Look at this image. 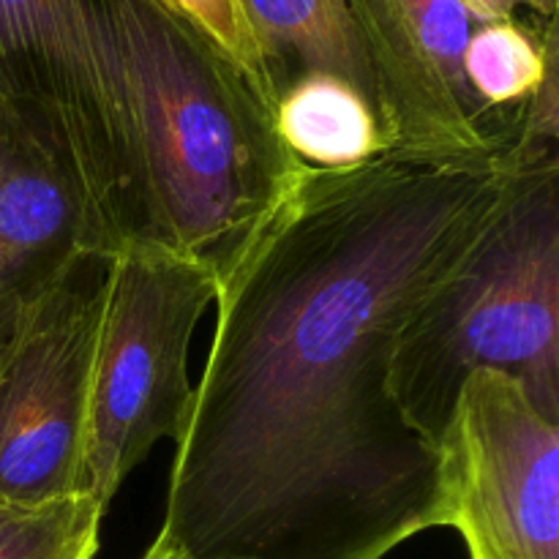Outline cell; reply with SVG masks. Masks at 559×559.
I'll list each match as a JSON object with an SVG mask.
<instances>
[{
  "label": "cell",
  "instance_id": "obj_1",
  "mask_svg": "<svg viewBox=\"0 0 559 559\" xmlns=\"http://www.w3.org/2000/svg\"><path fill=\"white\" fill-rule=\"evenodd\" d=\"M508 167H304L218 271L216 331L156 544L189 559H385L445 527L440 453L399 409L404 325Z\"/></svg>",
  "mask_w": 559,
  "mask_h": 559
},
{
  "label": "cell",
  "instance_id": "obj_2",
  "mask_svg": "<svg viewBox=\"0 0 559 559\" xmlns=\"http://www.w3.org/2000/svg\"><path fill=\"white\" fill-rule=\"evenodd\" d=\"M131 142L136 235L213 271L306 164L254 82L162 0H107Z\"/></svg>",
  "mask_w": 559,
  "mask_h": 559
},
{
  "label": "cell",
  "instance_id": "obj_3",
  "mask_svg": "<svg viewBox=\"0 0 559 559\" xmlns=\"http://www.w3.org/2000/svg\"><path fill=\"white\" fill-rule=\"evenodd\" d=\"M506 167L491 222L393 353V399L435 448L478 369L511 374L559 420V156Z\"/></svg>",
  "mask_w": 559,
  "mask_h": 559
},
{
  "label": "cell",
  "instance_id": "obj_4",
  "mask_svg": "<svg viewBox=\"0 0 559 559\" xmlns=\"http://www.w3.org/2000/svg\"><path fill=\"white\" fill-rule=\"evenodd\" d=\"M216 289L211 265L147 240L109 257L82 448V491L104 513L158 442L183 437L191 336Z\"/></svg>",
  "mask_w": 559,
  "mask_h": 559
},
{
  "label": "cell",
  "instance_id": "obj_5",
  "mask_svg": "<svg viewBox=\"0 0 559 559\" xmlns=\"http://www.w3.org/2000/svg\"><path fill=\"white\" fill-rule=\"evenodd\" d=\"M0 93L58 145L102 254L134 240L129 120L107 0H0Z\"/></svg>",
  "mask_w": 559,
  "mask_h": 559
},
{
  "label": "cell",
  "instance_id": "obj_6",
  "mask_svg": "<svg viewBox=\"0 0 559 559\" xmlns=\"http://www.w3.org/2000/svg\"><path fill=\"white\" fill-rule=\"evenodd\" d=\"M109 257L85 254L0 328V506L82 491L87 399Z\"/></svg>",
  "mask_w": 559,
  "mask_h": 559
},
{
  "label": "cell",
  "instance_id": "obj_7",
  "mask_svg": "<svg viewBox=\"0 0 559 559\" xmlns=\"http://www.w3.org/2000/svg\"><path fill=\"white\" fill-rule=\"evenodd\" d=\"M437 453L445 527L469 559H559V420L522 382L473 371Z\"/></svg>",
  "mask_w": 559,
  "mask_h": 559
},
{
  "label": "cell",
  "instance_id": "obj_8",
  "mask_svg": "<svg viewBox=\"0 0 559 559\" xmlns=\"http://www.w3.org/2000/svg\"><path fill=\"white\" fill-rule=\"evenodd\" d=\"M374 76L391 158L500 162L516 115L486 109L464 76L475 20L459 0H344Z\"/></svg>",
  "mask_w": 559,
  "mask_h": 559
},
{
  "label": "cell",
  "instance_id": "obj_9",
  "mask_svg": "<svg viewBox=\"0 0 559 559\" xmlns=\"http://www.w3.org/2000/svg\"><path fill=\"white\" fill-rule=\"evenodd\" d=\"M85 254L102 249L69 164L0 93V328Z\"/></svg>",
  "mask_w": 559,
  "mask_h": 559
},
{
  "label": "cell",
  "instance_id": "obj_10",
  "mask_svg": "<svg viewBox=\"0 0 559 559\" xmlns=\"http://www.w3.org/2000/svg\"><path fill=\"white\" fill-rule=\"evenodd\" d=\"M240 5L265 58L273 107L293 82L325 74L355 87L382 120L374 76L344 0H240Z\"/></svg>",
  "mask_w": 559,
  "mask_h": 559
},
{
  "label": "cell",
  "instance_id": "obj_11",
  "mask_svg": "<svg viewBox=\"0 0 559 559\" xmlns=\"http://www.w3.org/2000/svg\"><path fill=\"white\" fill-rule=\"evenodd\" d=\"M287 151L314 169H349L388 156L391 140L377 109L347 82L311 74L293 82L273 107Z\"/></svg>",
  "mask_w": 559,
  "mask_h": 559
},
{
  "label": "cell",
  "instance_id": "obj_12",
  "mask_svg": "<svg viewBox=\"0 0 559 559\" xmlns=\"http://www.w3.org/2000/svg\"><path fill=\"white\" fill-rule=\"evenodd\" d=\"M555 49H559L557 16L546 20L540 31L516 16L478 22L464 47V76L486 109L516 115L544 80Z\"/></svg>",
  "mask_w": 559,
  "mask_h": 559
},
{
  "label": "cell",
  "instance_id": "obj_13",
  "mask_svg": "<svg viewBox=\"0 0 559 559\" xmlns=\"http://www.w3.org/2000/svg\"><path fill=\"white\" fill-rule=\"evenodd\" d=\"M107 513L87 495L47 506H0V559H93Z\"/></svg>",
  "mask_w": 559,
  "mask_h": 559
},
{
  "label": "cell",
  "instance_id": "obj_14",
  "mask_svg": "<svg viewBox=\"0 0 559 559\" xmlns=\"http://www.w3.org/2000/svg\"><path fill=\"white\" fill-rule=\"evenodd\" d=\"M169 9L178 11L183 20H189L202 36L211 38L251 82L257 93L265 98L273 112V91L267 80L265 58L257 44L254 31L243 14L240 0H162Z\"/></svg>",
  "mask_w": 559,
  "mask_h": 559
},
{
  "label": "cell",
  "instance_id": "obj_15",
  "mask_svg": "<svg viewBox=\"0 0 559 559\" xmlns=\"http://www.w3.org/2000/svg\"><path fill=\"white\" fill-rule=\"evenodd\" d=\"M469 14L478 22H491V20H508V16H516L519 5H527L530 11H535L544 20H555L559 0H459Z\"/></svg>",
  "mask_w": 559,
  "mask_h": 559
},
{
  "label": "cell",
  "instance_id": "obj_16",
  "mask_svg": "<svg viewBox=\"0 0 559 559\" xmlns=\"http://www.w3.org/2000/svg\"><path fill=\"white\" fill-rule=\"evenodd\" d=\"M140 559H189V557L178 555V551L167 549V546H162V544H156V540H153L151 549H147L145 555H142Z\"/></svg>",
  "mask_w": 559,
  "mask_h": 559
}]
</instances>
